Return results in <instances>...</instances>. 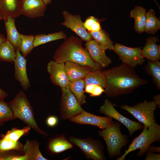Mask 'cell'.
Masks as SVG:
<instances>
[{
	"instance_id": "obj_23",
	"label": "cell",
	"mask_w": 160,
	"mask_h": 160,
	"mask_svg": "<svg viewBox=\"0 0 160 160\" xmlns=\"http://www.w3.org/2000/svg\"><path fill=\"white\" fill-rule=\"evenodd\" d=\"M146 11L142 6H137L130 12V17L134 19V28L138 33H141L144 31Z\"/></svg>"
},
{
	"instance_id": "obj_18",
	"label": "cell",
	"mask_w": 160,
	"mask_h": 160,
	"mask_svg": "<svg viewBox=\"0 0 160 160\" xmlns=\"http://www.w3.org/2000/svg\"><path fill=\"white\" fill-rule=\"evenodd\" d=\"M159 41L157 36H152L146 39V43L143 49L141 50V55L144 58L149 60L158 61L160 59V45L156 43Z\"/></svg>"
},
{
	"instance_id": "obj_24",
	"label": "cell",
	"mask_w": 160,
	"mask_h": 160,
	"mask_svg": "<svg viewBox=\"0 0 160 160\" xmlns=\"http://www.w3.org/2000/svg\"><path fill=\"white\" fill-rule=\"evenodd\" d=\"M85 84L84 79L69 81L67 87L77 98L80 104L86 103V96L84 94Z\"/></svg>"
},
{
	"instance_id": "obj_10",
	"label": "cell",
	"mask_w": 160,
	"mask_h": 160,
	"mask_svg": "<svg viewBox=\"0 0 160 160\" xmlns=\"http://www.w3.org/2000/svg\"><path fill=\"white\" fill-rule=\"evenodd\" d=\"M141 48L129 47L118 43H115L113 51L119 56L123 63L133 68L137 65L142 64L145 61L141 55Z\"/></svg>"
},
{
	"instance_id": "obj_8",
	"label": "cell",
	"mask_w": 160,
	"mask_h": 160,
	"mask_svg": "<svg viewBox=\"0 0 160 160\" xmlns=\"http://www.w3.org/2000/svg\"><path fill=\"white\" fill-rule=\"evenodd\" d=\"M60 114L63 119H70L83 112L79 101L67 87L61 88Z\"/></svg>"
},
{
	"instance_id": "obj_22",
	"label": "cell",
	"mask_w": 160,
	"mask_h": 160,
	"mask_svg": "<svg viewBox=\"0 0 160 160\" xmlns=\"http://www.w3.org/2000/svg\"><path fill=\"white\" fill-rule=\"evenodd\" d=\"M47 148L48 150L52 153L58 154L72 148L73 146L63 135L51 139L48 144Z\"/></svg>"
},
{
	"instance_id": "obj_40",
	"label": "cell",
	"mask_w": 160,
	"mask_h": 160,
	"mask_svg": "<svg viewBox=\"0 0 160 160\" xmlns=\"http://www.w3.org/2000/svg\"><path fill=\"white\" fill-rule=\"evenodd\" d=\"M147 151L153 152H157L159 153L160 152V147H155L154 146H150L148 148Z\"/></svg>"
},
{
	"instance_id": "obj_3",
	"label": "cell",
	"mask_w": 160,
	"mask_h": 160,
	"mask_svg": "<svg viewBox=\"0 0 160 160\" xmlns=\"http://www.w3.org/2000/svg\"><path fill=\"white\" fill-rule=\"evenodd\" d=\"M14 119H20L36 132L44 136L49 135L39 127L34 117L32 106L25 93L20 90L12 100L8 103Z\"/></svg>"
},
{
	"instance_id": "obj_33",
	"label": "cell",
	"mask_w": 160,
	"mask_h": 160,
	"mask_svg": "<svg viewBox=\"0 0 160 160\" xmlns=\"http://www.w3.org/2000/svg\"><path fill=\"white\" fill-rule=\"evenodd\" d=\"M31 129L28 126L21 129L13 127L8 131L2 137L14 141H18L22 136L29 132Z\"/></svg>"
},
{
	"instance_id": "obj_21",
	"label": "cell",
	"mask_w": 160,
	"mask_h": 160,
	"mask_svg": "<svg viewBox=\"0 0 160 160\" xmlns=\"http://www.w3.org/2000/svg\"><path fill=\"white\" fill-rule=\"evenodd\" d=\"M39 143L35 140H27L23 146L22 151L28 160H47L42 155L39 148Z\"/></svg>"
},
{
	"instance_id": "obj_12",
	"label": "cell",
	"mask_w": 160,
	"mask_h": 160,
	"mask_svg": "<svg viewBox=\"0 0 160 160\" xmlns=\"http://www.w3.org/2000/svg\"><path fill=\"white\" fill-rule=\"evenodd\" d=\"M113 118L109 117L96 116L84 111L79 115L69 119L73 123L80 124H89L104 129L111 126L113 122Z\"/></svg>"
},
{
	"instance_id": "obj_11",
	"label": "cell",
	"mask_w": 160,
	"mask_h": 160,
	"mask_svg": "<svg viewBox=\"0 0 160 160\" xmlns=\"http://www.w3.org/2000/svg\"><path fill=\"white\" fill-rule=\"evenodd\" d=\"M62 14L64 21L61 23L62 25L70 29L86 42L92 39V36L85 28L80 15H73L67 10L63 11Z\"/></svg>"
},
{
	"instance_id": "obj_35",
	"label": "cell",
	"mask_w": 160,
	"mask_h": 160,
	"mask_svg": "<svg viewBox=\"0 0 160 160\" xmlns=\"http://www.w3.org/2000/svg\"><path fill=\"white\" fill-rule=\"evenodd\" d=\"M84 25L88 32L97 31L101 29L99 20L92 16L86 19L84 23Z\"/></svg>"
},
{
	"instance_id": "obj_44",
	"label": "cell",
	"mask_w": 160,
	"mask_h": 160,
	"mask_svg": "<svg viewBox=\"0 0 160 160\" xmlns=\"http://www.w3.org/2000/svg\"><path fill=\"white\" fill-rule=\"evenodd\" d=\"M46 5H47L50 4L52 1V0H41Z\"/></svg>"
},
{
	"instance_id": "obj_5",
	"label": "cell",
	"mask_w": 160,
	"mask_h": 160,
	"mask_svg": "<svg viewBox=\"0 0 160 160\" xmlns=\"http://www.w3.org/2000/svg\"><path fill=\"white\" fill-rule=\"evenodd\" d=\"M120 123L113 121L109 127L98 131L99 135L105 142L110 158L119 156L121 154L122 148L129 142L127 136L122 134L121 132Z\"/></svg>"
},
{
	"instance_id": "obj_6",
	"label": "cell",
	"mask_w": 160,
	"mask_h": 160,
	"mask_svg": "<svg viewBox=\"0 0 160 160\" xmlns=\"http://www.w3.org/2000/svg\"><path fill=\"white\" fill-rule=\"evenodd\" d=\"M120 107L130 113L144 126L148 127L156 123L154 112L157 105L153 101L145 100L132 106L123 105Z\"/></svg>"
},
{
	"instance_id": "obj_15",
	"label": "cell",
	"mask_w": 160,
	"mask_h": 160,
	"mask_svg": "<svg viewBox=\"0 0 160 160\" xmlns=\"http://www.w3.org/2000/svg\"><path fill=\"white\" fill-rule=\"evenodd\" d=\"M41 0H21L20 15L33 19L43 16L47 8Z\"/></svg>"
},
{
	"instance_id": "obj_32",
	"label": "cell",
	"mask_w": 160,
	"mask_h": 160,
	"mask_svg": "<svg viewBox=\"0 0 160 160\" xmlns=\"http://www.w3.org/2000/svg\"><path fill=\"white\" fill-rule=\"evenodd\" d=\"M23 145L19 141H14L2 137L0 139V152L12 151H21Z\"/></svg>"
},
{
	"instance_id": "obj_20",
	"label": "cell",
	"mask_w": 160,
	"mask_h": 160,
	"mask_svg": "<svg viewBox=\"0 0 160 160\" xmlns=\"http://www.w3.org/2000/svg\"><path fill=\"white\" fill-rule=\"evenodd\" d=\"M3 20L7 34L6 39L13 45L16 50L19 49L20 44V33L16 29L15 18L8 17Z\"/></svg>"
},
{
	"instance_id": "obj_27",
	"label": "cell",
	"mask_w": 160,
	"mask_h": 160,
	"mask_svg": "<svg viewBox=\"0 0 160 160\" xmlns=\"http://www.w3.org/2000/svg\"><path fill=\"white\" fill-rule=\"evenodd\" d=\"M145 15L144 31L153 35L160 29V21L156 17L155 13L153 9H151L146 12Z\"/></svg>"
},
{
	"instance_id": "obj_41",
	"label": "cell",
	"mask_w": 160,
	"mask_h": 160,
	"mask_svg": "<svg viewBox=\"0 0 160 160\" xmlns=\"http://www.w3.org/2000/svg\"><path fill=\"white\" fill-rule=\"evenodd\" d=\"M153 102L156 105H158L160 108V95L154 96L153 98Z\"/></svg>"
},
{
	"instance_id": "obj_4",
	"label": "cell",
	"mask_w": 160,
	"mask_h": 160,
	"mask_svg": "<svg viewBox=\"0 0 160 160\" xmlns=\"http://www.w3.org/2000/svg\"><path fill=\"white\" fill-rule=\"evenodd\" d=\"M160 126L157 123L150 126H144L143 131L138 136L135 137L127 149L117 160H124L129 153L140 149L137 153L138 157L143 156L145 153L148 148L153 143L160 142Z\"/></svg>"
},
{
	"instance_id": "obj_34",
	"label": "cell",
	"mask_w": 160,
	"mask_h": 160,
	"mask_svg": "<svg viewBox=\"0 0 160 160\" xmlns=\"http://www.w3.org/2000/svg\"><path fill=\"white\" fill-rule=\"evenodd\" d=\"M15 119L8 103L0 99V125L6 121Z\"/></svg>"
},
{
	"instance_id": "obj_38",
	"label": "cell",
	"mask_w": 160,
	"mask_h": 160,
	"mask_svg": "<svg viewBox=\"0 0 160 160\" xmlns=\"http://www.w3.org/2000/svg\"><path fill=\"white\" fill-rule=\"evenodd\" d=\"M145 160H159L160 154H156L153 152L146 151Z\"/></svg>"
},
{
	"instance_id": "obj_17",
	"label": "cell",
	"mask_w": 160,
	"mask_h": 160,
	"mask_svg": "<svg viewBox=\"0 0 160 160\" xmlns=\"http://www.w3.org/2000/svg\"><path fill=\"white\" fill-rule=\"evenodd\" d=\"M21 0H0V14L2 20L10 17L15 18L20 16Z\"/></svg>"
},
{
	"instance_id": "obj_45",
	"label": "cell",
	"mask_w": 160,
	"mask_h": 160,
	"mask_svg": "<svg viewBox=\"0 0 160 160\" xmlns=\"http://www.w3.org/2000/svg\"><path fill=\"white\" fill-rule=\"evenodd\" d=\"M2 20V18L1 17V15H0V20Z\"/></svg>"
},
{
	"instance_id": "obj_42",
	"label": "cell",
	"mask_w": 160,
	"mask_h": 160,
	"mask_svg": "<svg viewBox=\"0 0 160 160\" xmlns=\"http://www.w3.org/2000/svg\"><path fill=\"white\" fill-rule=\"evenodd\" d=\"M7 95V93L0 87V99L3 100Z\"/></svg>"
},
{
	"instance_id": "obj_39",
	"label": "cell",
	"mask_w": 160,
	"mask_h": 160,
	"mask_svg": "<svg viewBox=\"0 0 160 160\" xmlns=\"http://www.w3.org/2000/svg\"><path fill=\"white\" fill-rule=\"evenodd\" d=\"M57 118L55 116H51L48 118L47 120V124L50 127H53L55 126L57 122Z\"/></svg>"
},
{
	"instance_id": "obj_13",
	"label": "cell",
	"mask_w": 160,
	"mask_h": 160,
	"mask_svg": "<svg viewBox=\"0 0 160 160\" xmlns=\"http://www.w3.org/2000/svg\"><path fill=\"white\" fill-rule=\"evenodd\" d=\"M47 71L52 83L61 88L67 87L69 81L64 63H57L50 61L47 64Z\"/></svg>"
},
{
	"instance_id": "obj_1",
	"label": "cell",
	"mask_w": 160,
	"mask_h": 160,
	"mask_svg": "<svg viewBox=\"0 0 160 160\" xmlns=\"http://www.w3.org/2000/svg\"><path fill=\"white\" fill-rule=\"evenodd\" d=\"M102 71L106 78L107 86L104 92L108 97L130 93L148 82L140 78L133 68L124 63Z\"/></svg>"
},
{
	"instance_id": "obj_36",
	"label": "cell",
	"mask_w": 160,
	"mask_h": 160,
	"mask_svg": "<svg viewBox=\"0 0 160 160\" xmlns=\"http://www.w3.org/2000/svg\"><path fill=\"white\" fill-rule=\"evenodd\" d=\"M84 92L90 94L92 97L99 96L105 92V89L100 86L93 84L85 85Z\"/></svg>"
},
{
	"instance_id": "obj_28",
	"label": "cell",
	"mask_w": 160,
	"mask_h": 160,
	"mask_svg": "<svg viewBox=\"0 0 160 160\" xmlns=\"http://www.w3.org/2000/svg\"><path fill=\"white\" fill-rule=\"evenodd\" d=\"M16 52V50L14 46L6 39L0 45V60L9 62H14Z\"/></svg>"
},
{
	"instance_id": "obj_9",
	"label": "cell",
	"mask_w": 160,
	"mask_h": 160,
	"mask_svg": "<svg viewBox=\"0 0 160 160\" xmlns=\"http://www.w3.org/2000/svg\"><path fill=\"white\" fill-rule=\"evenodd\" d=\"M99 111L100 113L113 118L123 124L129 131L130 137L135 132L143 128L144 125L142 124L131 120L119 113L111 101L108 99L104 100Z\"/></svg>"
},
{
	"instance_id": "obj_26",
	"label": "cell",
	"mask_w": 160,
	"mask_h": 160,
	"mask_svg": "<svg viewBox=\"0 0 160 160\" xmlns=\"http://www.w3.org/2000/svg\"><path fill=\"white\" fill-rule=\"evenodd\" d=\"M66 35L63 31H60L48 34H39L35 35L34 47L60 39H65Z\"/></svg>"
},
{
	"instance_id": "obj_43",
	"label": "cell",
	"mask_w": 160,
	"mask_h": 160,
	"mask_svg": "<svg viewBox=\"0 0 160 160\" xmlns=\"http://www.w3.org/2000/svg\"><path fill=\"white\" fill-rule=\"evenodd\" d=\"M4 35L0 33V45L6 39Z\"/></svg>"
},
{
	"instance_id": "obj_16",
	"label": "cell",
	"mask_w": 160,
	"mask_h": 160,
	"mask_svg": "<svg viewBox=\"0 0 160 160\" xmlns=\"http://www.w3.org/2000/svg\"><path fill=\"white\" fill-rule=\"evenodd\" d=\"M26 60L19 49L16 50L14 61L15 65V76L20 83L23 89L26 90L30 87L29 79L26 71Z\"/></svg>"
},
{
	"instance_id": "obj_19",
	"label": "cell",
	"mask_w": 160,
	"mask_h": 160,
	"mask_svg": "<svg viewBox=\"0 0 160 160\" xmlns=\"http://www.w3.org/2000/svg\"><path fill=\"white\" fill-rule=\"evenodd\" d=\"M65 66L69 81L84 79L88 73L93 70L90 67L69 61L65 63Z\"/></svg>"
},
{
	"instance_id": "obj_31",
	"label": "cell",
	"mask_w": 160,
	"mask_h": 160,
	"mask_svg": "<svg viewBox=\"0 0 160 160\" xmlns=\"http://www.w3.org/2000/svg\"><path fill=\"white\" fill-rule=\"evenodd\" d=\"M148 72L153 78L157 89H160V63L158 61L149 60L146 65Z\"/></svg>"
},
{
	"instance_id": "obj_25",
	"label": "cell",
	"mask_w": 160,
	"mask_h": 160,
	"mask_svg": "<svg viewBox=\"0 0 160 160\" xmlns=\"http://www.w3.org/2000/svg\"><path fill=\"white\" fill-rule=\"evenodd\" d=\"M85 85H97L105 88L107 86L105 76L101 70H93L89 72L84 78Z\"/></svg>"
},
{
	"instance_id": "obj_7",
	"label": "cell",
	"mask_w": 160,
	"mask_h": 160,
	"mask_svg": "<svg viewBox=\"0 0 160 160\" xmlns=\"http://www.w3.org/2000/svg\"><path fill=\"white\" fill-rule=\"evenodd\" d=\"M70 141L79 147L87 159L94 160H105L104 148L99 140L88 137L79 138L70 137Z\"/></svg>"
},
{
	"instance_id": "obj_14",
	"label": "cell",
	"mask_w": 160,
	"mask_h": 160,
	"mask_svg": "<svg viewBox=\"0 0 160 160\" xmlns=\"http://www.w3.org/2000/svg\"><path fill=\"white\" fill-rule=\"evenodd\" d=\"M85 48L92 59L102 68H105L111 63L112 60L105 54L107 49L94 39L86 42Z\"/></svg>"
},
{
	"instance_id": "obj_37",
	"label": "cell",
	"mask_w": 160,
	"mask_h": 160,
	"mask_svg": "<svg viewBox=\"0 0 160 160\" xmlns=\"http://www.w3.org/2000/svg\"><path fill=\"white\" fill-rule=\"evenodd\" d=\"M10 151L0 152V160H28L26 155H18Z\"/></svg>"
},
{
	"instance_id": "obj_30",
	"label": "cell",
	"mask_w": 160,
	"mask_h": 160,
	"mask_svg": "<svg viewBox=\"0 0 160 160\" xmlns=\"http://www.w3.org/2000/svg\"><path fill=\"white\" fill-rule=\"evenodd\" d=\"M20 44L19 51L25 57L34 48L35 36L32 34L25 35L20 33Z\"/></svg>"
},
{
	"instance_id": "obj_29",
	"label": "cell",
	"mask_w": 160,
	"mask_h": 160,
	"mask_svg": "<svg viewBox=\"0 0 160 160\" xmlns=\"http://www.w3.org/2000/svg\"><path fill=\"white\" fill-rule=\"evenodd\" d=\"M89 33L92 38L107 49L113 50L114 46L113 42L111 40L108 34L105 31L101 29L97 31Z\"/></svg>"
},
{
	"instance_id": "obj_2",
	"label": "cell",
	"mask_w": 160,
	"mask_h": 160,
	"mask_svg": "<svg viewBox=\"0 0 160 160\" xmlns=\"http://www.w3.org/2000/svg\"><path fill=\"white\" fill-rule=\"evenodd\" d=\"M82 44V40L77 37L72 35L67 38L54 53L53 60L59 63L71 62L90 67L93 70H101L102 68L92 59Z\"/></svg>"
}]
</instances>
